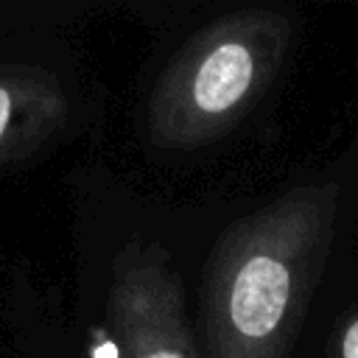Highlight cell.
Masks as SVG:
<instances>
[{"mask_svg":"<svg viewBox=\"0 0 358 358\" xmlns=\"http://www.w3.org/2000/svg\"><path fill=\"white\" fill-rule=\"evenodd\" d=\"M355 246L358 134L215 238L199 294L204 358H296L358 263Z\"/></svg>","mask_w":358,"mask_h":358,"instance_id":"1","label":"cell"},{"mask_svg":"<svg viewBox=\"0 0 358 358\" xmlns=\"http://www.w3.org/2000/svg\"><path fill=\"white\" fill-rule=\"evenodd\" d=\"M288 8H238L193 34L162 70L145 109L154 148L193 151L229 134L277 84L299 45Z\"/></svg>","mask_w":358,"mask_h":358,"instance_id":"2","label":"cell"},{"mask_svg":"<svg viewBox=\"0 0 358 358\" xmlns=\"http://www.w3.org/2000/svg\"><path fill=\"white\" fill-rule=\"evenodd\" d=\"M106 322L115 358H199L185 285L162 243L134 238L115 255Z\"/></svg>","mask_w":358,"mask_h":358,"instance_id":"3","label":"cell"},{"mask_svg":"<svg viewBox=\"0 0 358 358\" xmlns=\"http://www.w3.org/2000/svg\"><path fill=\"white\" fill-rule=\"evenodd\" d=\"M67 117L59 78L34 64L0 67V168L31 157Z\"/></svg>","mask_w":358,"mask_h":358,"instance_id":"4","label":"cell"},{"mask_svg":"<svg viewBox=\"0 0 358 358\" xmlns=\"http://www.w3.org/2000/svg\"><path fill=\"white\" fill-rule=\"evenodd\" d=\"M316 358H358V263L333 294L316 333Z\"/></svg>","mask_w":358,"mask_h":358,"instance_id":"5","label":"cell"}]
</instances>
